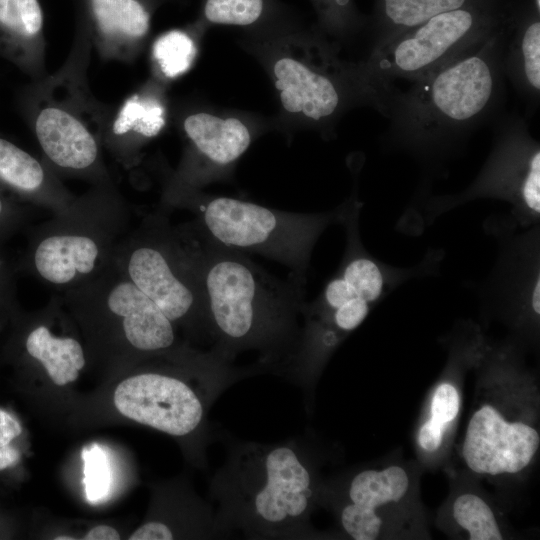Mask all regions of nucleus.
<instances>
[{"mask_svg": "<svg viewBox=\"0 0 540 540\" xmlns=\"http://www.w3.org/2000/svg\"><path fill=\"white\" fill-rule=\"evenodd\" d=\"M513 21L471 52L413 81L407 90L393 86L387 95L381 114L389 125L382 147L419 163L424 179L418 195L463 152L475 131L502 115L503 55Z\"/></svg>", "mask_w": 540, "mask_h": 540, "instance_id": "f257e3e1", "label": "nucleus"}, {"mask_svg": "<svg viewBox=\"0 0 540 540\" xmlns=\"http://www.w3.org/2000/svg\"><path fill=\"white\" fill-rule=\"evenodd\" d=\"M199 234L185 241L204 295L211 352L231 364L239 353L254 350L259 369L285 375L301 341L304 284L277 279L241 251Z\"/></svg>", "mask_w": 540, "mask_h": 540, "instance_id": "f03ea898", "label": "nucleus"}, {"mask_svg": "<svg viewBox=\"0 0 540 540\" xmlns=\"http://www.w3.org/2000/svg\"><path fill=\"white\" fill-rule=\"evenodd\" d=\"M239 43L271 82L278 105L274 128L285 133L310 130L331 139L348 111L380 109V97L360 61L343 59L342 51L315 26L305 27L295 16L243 33Z\"/></svg>", "mask_w": 540, "mask_h": 540, "instance_id": "7ed1b4c3", "label": "nucleus"}, {"mask_svg": "<svg viewBox=\"0 0 540 540\" xmlns=\"http://www.w3.org/2000/svg\"><path fill=\"white\" fill-rule=\"evenodd\" d=\"M219 525L250 539H304L319 488L299 439L264 444L235 441L212 478Z\"/></svg>", "mask_w": 540, "mask_h": 540, "instance_id": "20e7f679", "label": "nucleus"}, {"mask_svg": "<svg viewBox=\"0 0 540 540\" xmlns=\"http://www.w3.org/2000/svg\"><path fill=\"white\" fill-rule=\"evenodd\" d=\"M92 43L77 22L70 52L54 73L31 80L22 98L28 124L45 157L74 174L103 176L101 148L111 106L98 100L88 82Z\"/></svg>", "mask_w": 540, "mask_h": 540, "instance_id": "39448f33", "label": "nucleus"}, {"mask_svg": "<svg viewBox=\"0 0 540 540\" xmlns=\"http://www.w3.org/2000/svg\"><path fill=\"white\" fill-rule=\"evenodd\" d=\"M166 195L197 216L205 237L282 263L291 269L292 278L303 284L317 240L331 224L340 223L342 215V205L323 213H293L172 185H168Z\"/></svg>", "mask_w": 540, "mask_h": 540, "instance_id": "423d86ee", "label": "nucleus"}, {"mask_svg": "<svg viewBox=\"0 0 540 540\" xmlns=\"http://www.w3.org/2000/svg\"><path fill=\"white\" fill-rule=\"evenodd\" d=\"M520 1L499 0L444 12L403 32L359 60L369 85L384 103L396 79L418 80L507 26Z\"/></svg>", "mask_w": 540, "mask_h": 540, "instance_id": "0eeeda50", "label": "nucleus"}, {"mask_svg": "<svg viewBox=\"0 0 540 540\" xmlns=\"http://www.w3.org/2000/svg\"><path fill=\"white\" fill-rule=\"evenodd\" d=\"M340 223L346 231V248L336 273L319 296L305 305L302 315L341 339L358 328L371 310L406 281L432 275L443 258L429 252L417 265L403 268L378 260L364 247L359 230L362 203L353 194L343 204Z\"/></svg>", "mask_w": 540, "mask_h": 540, "instance_id": "6e6552de", "label": "nucleus"}, {"mask_svg": "<svg viewBox=\"0 0 540 540\" xmlns=\"http://www.w3.org/2000/svg\"><path fill=\"white\" fill-rule=\"evenodd\" d=\"M491 152L479 174L463 191L420 201L423 225L480 198L511 205V222L529 228L540 221V146L529 131L527 117L501 115L495 122Z\"/></svg>", "mask_w": 540, "mask_h": 540, "instance_id": "1a4fd4ad", "label": "nucleus"}, {"mask_svg": "<svg viewBox=\"0 0 540 540\" xmlns=\"http://www.w3.org/2000/svg\"><path fill=\"white\" fill-rule=\"evenodd\" d=\"M177 126L184 151L169 185L201 189L229 180L243 154L274 128V122L246 112L198 106L180 113Z\"/></svg>", "mask_w": 540, "mask_h": 540, "instance_id": "9d476101", "label": "nucleus"}, {"mask_svg": "<svg viewBox=\"0 0 540 540\" xmlns=\"http://www.w3.org/2000/svg\"><path fill=\"white\" fill-rule=\"evenodd\" d=\"M122 265V273L173 323H194L210 337L203 291L182 236L138 240Z\"/></svg>", "mask_w": 540, "mask_h": 540, "instance_id": "9b49d317", "label": "nucleus"}, {"mask_svg": "<svg viewBox=\"0 0 540 540\" xmlns=\"http://www.w3.org/2000/svg\"><path fill=\"white\" fill-rule=\"evenodd\" d=\"M221 393L198 391L176 376L148 372L122 381L114 392V404L126 418L186 437L205 426L207 411Z\"/></svg>", "mask_w": 540, "mask_h": 540, "instance_id": "f8f14e48", "label": "nucleus"}, {"mask_svg": "<svg viewBox=\"0 0 540 540\" xmlns=\"http://www.w3.org/2000/svg\"><path fill=\"white\" fill-rule=\"evenodd\" d=\"M540 445L538 430L520 420H508L491 404L470 416L461 456L472 472L484 476L512 475L526 469Z\"/></svg>", "mask_w": 540, "mask_h": 540, "instance_id": "ddd939ff", "label": "nucleus"}, {"mask_svg": "<svg viewBox=\"0 0 540 540\" xmlns=\"http://www.w3.org/2000/svg\"><path fill=\"white\" fill-rule=\"evenodd\" d=\"M512 223L498 228L499 253L480 296L523 319L538 321L540 315V228L539 224L514 234Z\"/></svg>", "mask_w": 540, "mask_h": 540, "instance_id": "4468645a", "label": "nucleus"}, {"mask_svg": "<svg viewBox=\"0 0 540 540\" xmlns=\"http://www.w3.org/2000/svg\"><path fill=\"white\" fill-rule=\"evenodd\" d=\"M166 0H79L78 21L106 61L132 63L144 51L156 10Z\"/></svg>", "mask_w": 540, "mask_h": 540, "instance_id": "2eb2a0df", "label": "nucleus"}, {"mask_svg": "<svg viewBox=\"0 0 540 540\" xmlns=\"http://www.w3.org/2000/svg\"><path fill=\"white\" fill-rule=\"evenodd\" d=\"M168 86L149 77L119 105L111 108L103 137L119 160L132 163L158 137L169 119Z\"/></svg>", "mask_w": 540, "mask_h": 540, "instance_id": "dca6fc26", "label": "nucleus"}, {"mask_svg": "<svg viewBox=\"0 0 540 540\" xmlns=\"http://www.w3.org/2000/svg\"><path fill=\"white\" fill-rule=\"evenodd\" d=\"M409 484L407 472L396 465L356 473L348 482L346 500L338 512L346 535L354 540L377 539L383 526L378 510L403 499Z\"/></svg>", "mask_w": 540, "mask_h": 540, "instance_id": "f3484780", "label": "nucleus"}, {"mask_svg": "<svg viewBox=\"0 0 540 540\" xmlns=\"http://www.w3.org/2000/svg\"><path fill=\"white\" fill-rule=\"evenodd\" d=\"M105 246L92 231L68 228L42 238L33 253L34 267L49 284L76 286L100 270Z\"/></svg>", "mask_w": 540, "mask_h": 540, "instance_id": "a211bd4d", "label": "nucleus"}, {"mask_svg": "<svg viewBox=\"0 0 540 540\" xmlns=\"http://www.w3.org/2000/svg\"><path fill=\"white\" fill-rule=\"evenodd\" d=\"M109 312L121 318L126 340L142 352H163L176 341L174 323L122 272L103 289Z\"/></svg>", "mask_w": 540, "mask_h": 540, "instance_id": "6ab92c4d", "label": "nucleus"}, {"mask_svg": "<svg viewBox=\"0 0 540 540\" xmlns=\"http://www.w3.org/2000/svg\"><path fill=\"white\" fill-rule=\"evenodd\" d=\"M44 25L39 0H0V55L31 80L48 73Z\"/></svg>", "mask_w": 540, "mask_h": 540, "instance_id": "aec40b11", "label": "nucleus"}, {"mask_svg": "<svg viewBox=\"0 0 540 540\" xmlns=\"http://www.w3.org/2000/svg\"><path fill=\"white\" fill-rule=\"evenodd\" d=\"M503 68L526 107V117L538 107L540 96V10L533 0H521L508 32Z\"/></svg>", "mask_w": 540, "mask_h": 540, "instance_id": "412c9836", "label": "nucleus"}, {"mask_svg": "<svg viewBox=\"0 0 540 540\" xmlns=\"http://www.w3.org/2000/svg\"><path fill=\"white\" fill-rule=\"evenodd\" d=\"M495 1L499 0H375L368 17L364 57L436 15Z\"/></svg>", "mask_w": 540, "mask_h": 540, "instance_id": "4be33fe9", "label": "nucleus"}, {"mask_svg": "<svg viewBox=\"0 0 540 540\" xmlns=\"http://www.w3.org/2000/svg\"><path fill=\"white\" fill-rule=\"evenodd\" d=\"M294 14L279 0H201L194 20L205 32L214 26L235 27L243 33L275 25Z\"/></svg>", "mask_w": 540, "mask_h": 540, "instance_id": "5701e85b", "label": "nucleus"}, {"mask_svg": "<svg viewBox=\"0 0 540 540\" xmlns=\"http://www.w3.org/2000/svg\"><path fill=\"white\" fill-rule=\"evenodd\" d=\"M0 183L22 195L47 201H64L67 197L52 172L4 138H0Z\"/></svg>", "mask_w": 540, "mask_h": 540, "instance_id": "b1692460", "label": "nucleus"}, {"mask_svg": "<svg viewBox=\"0 0 540 540\" xmlns=\"http://www.w3.org/2000/svg\"><path fill=\"white\" fill-rule=\"evenodd\" d=\"M205 33L195 21L160 33L150 47V77L169 86L188 73Z\"/></svg>", "mask_w": 540, "mask_h": 540, "instance_id": "393cba45", "label": "nucleus"}, {"mask_svg": "<svg viewBox=\"0 0 540 540\" xmlns=\"http://www.w3.org/2000/svg\"><path fill=\"white\" fill-rule=\"evenodd\" d=\"M28 354L41 362L56 385H65L78 378L85 365L81 344L71 337H56L46 326H38L27 336Z\"/></svg>", "mask_w": 540, "mask_h": 540, "instance_id": "a878e982", "label": "nucleus"}, {"mask_svg": "<svg viewBox=\"0 0 540 540\" xmlns=\"http://www.w3.org/2000/svg\"><path fill=\"white\" fill-rule=\"evenodd\" d=\"M310 1L317 16L314 26L341 51L365 35L368 17L359 11L355 0Z\"/></svg>", "mask_w": 540, "mask_h": 540, "instance_id": "bb28decb", "label": "nucleus"}, {"mask_svg": "<svg viewBox=\"0 0 540 540\" xmlns=\"http://www.w3.org/2000/svg\"><path fill=\"white\" fill-rule=\"evenodd\" d=\"M460 396L456 387L448 382L435 389L430 403L429 418L421 425L417 441L426 452H435L442 444L447 427L456 419Z\"/></svg>", "mask_w": 540, "mask_h": 540, "instance_id": "cd10ccee", "label": "nucleus"}, {"mask_svg": "<svg viewBox=\"0 0 540 540\" xmlns=\"http://www.w3.org/2000/svg\"><path fill=\"white\" fill-rule=\"evenodd\" d=\"M455 522L468 532L471 540H501L503 534L490 506L472 493L459 495L453 502Z\"/></svg>", "mask_w": 540, "mask_h": 540, "instance_id": "c85d7f7f", "label": "nucleus"}, {"mask_svg": "<svg viewBox=\"0 0 540 540\" xmlns=\"http://www.w3.org/2000/svg\"><path fill=\"white\" fill-rule=\"evenodd\" d=\"M84 462L85 495L90 503H98L109 494L111 488V470L108 457L97 445L86 447L82 451Z\"/></svg>", "mask_w": 540, "mask_h": 540, "instance_id": "c756f323", "label": "nucleus"}, {"mask_svg": "<svg viewBox=\"0 0 540 540\" xmlns=\"http://www.w3.org/2000/svg\"><path fill=\"white\" fill-rule=\"evenodd\" d=\"M22 432L20 423L7 411L0 408V470L15 465L20 452L10 445Z\"/></svg>", "mask_w": 540, "mask_h": 540, "instance_id": "7c9ffc66", "label": "nucleus"}, {"mask_svg": "<svg viewBox=\"0 0 540 540\" xmlns=\"http://www.w3.org/2000/svg\"><path fill=\"white\" fill-rule=\"evenodd\" d=\"M130 540H171L173 535L163 524L156 521H149L140 526L129 537Z\"/></svg>", "mask_w": 540, "mask_h": 540, "instance_id": "2f4dec72", "label": "nucleus"}, {"mask_svg": "<svg viewBox=\"0 0 540 540\" xmlns=\"http://www.w3.org/2000/svg\"><path fill=\"white\" fill-rule=\"evenodd\" d=\"M84 540H118L120 539L119 533L116 529L100 525L92 528L84 537Z\"/></svg>", "mask_w": 540, "mask_h": 540, "instance_id": "473e14b6", "label": "nucleus"}, {"mask_svg": "<svg viewBox=\"0 0 540 540\" xmlns=\"http://www.w3.org/2000/svg\"><path fill=\"white\" fill-rule=\"evenodd\" d=\"M4 211H5V202L2 196L0 195V218L2 217Z\"/></svg>", "mask_w": 540, "mask_h": 540, "instance_id": "72a5a7b5", "label": "nucleus"}, {"mask_svg": "<svg viewBox=\"0 0 540 540\" xmlns=\"http://www.w3.org/2000/svg\"><path fill=\"white\" fill-rule=\"evenodd\" d=\"M71 539H74V538H71V537H63V536H59V537H56L55 540H71Z\"/></svg>", "mask_w": 540, "mask_h": 540, "instance_id": "f704fd0d", "label": "nucleus"}]
</instances>
